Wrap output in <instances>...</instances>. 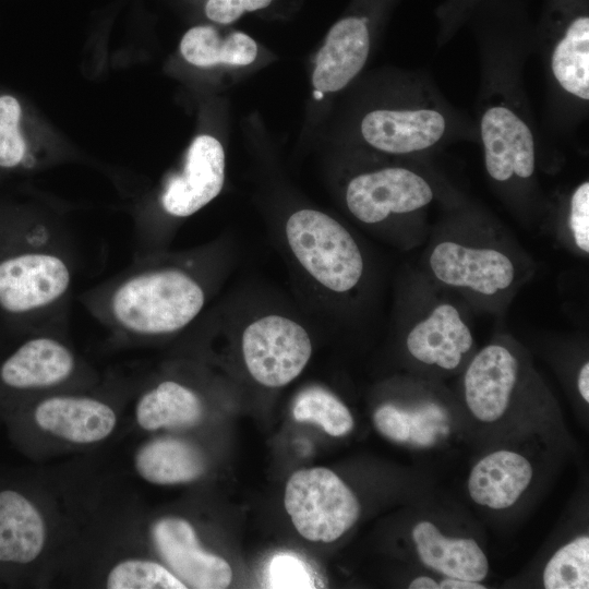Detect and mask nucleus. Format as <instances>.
I'll use <instances>...</instances> for the list:
<instances>
[{
  "instance_id": "obj_1",
  "label": "nucleus",
  "mask_w": 589,
  "mask_h": 589,
  "mask_svg": "<svg viewBox=\"0 0 589 589\" xmlns=\"http://www.w3.org/2000/svg\"><path fill=\"white\" fill-rule=\"evenodd\" d=\"M199 260L160 251L135 256L118 275L82 293L80 301L116 335H172L189 326L206 304L208 284Z\"/></svg>"
},
{
  "instance_id": "obj_2",
  "label": "nucleus",
  "mask_w": 589,
  "mask_h": 589,
  "mask_svg": "<svg viewBox=\"0 0 589 589\" xmlns=\"http://www.w3.org/2000/svg\"><path fill=\"white\" fill-rule=\"evenodd\" d=\"M75 275L68 231L39 217L0 214V316L20 326L64 312Z\"/></svg>"
},
{
  "instance_id": "obj_3",
  "label": "nucleus",
  "mask_w": 589,
  "mask_h": 589,
  "mask_svg": "<svg viewBox=\"0 0 589 589\" xmlns=\"http://www.w3.org/2000/svg\"><path fill=\"white\" fill-rule=\"evenodd\" d=\"M289 249L301 267L322 287L342 293L358 285L363 257L350 232L329 215L300 209L286 221Z\"/></svg>"
},
{
  "instance_id": "obj_4",
  "label": "nucleus",
  "mask_w": 589,
  "mask_h": 589,
  "mask_svg": "<svg viewBox=\"0 0 589 589\" xmlns=\"http://www.w3.org/2000/svg\"><path fill=\"white\" fill-rule=\"evenodd\" d=\"M284 503L297 531L313 542L339 539L360 515L354 493L334 471L322 467L293 472Z\"/></svg>"
},
{
  "instance_id": "obj_5",
  "label": "nucleus",
  "mask_w": 589,
  "mask_h": 589,
  "mask_svg": "<svg viewBox=\"0 0 589 589\" xmlns=\"http://www.w3.org/2000/svg\"><path fill=\"white\" fill-rule=\"evenodd\" d=\"M241 351L248 372L257 383L281 387L304 370L312 356V341L296 320L265 314L245 326Z\"/></svg>"
},
{
  "instance_id": "obj_6",
  "label": "nucleus",
  "mask_w": 589,
  "mask_h": 589,
  "mask_svg": "<svg viewBox=\"0 0 589 589\" xmlns=\"http://www.w3.org/2000/svg\"><path fill=\"white\" fill-rule=\"evenodd\" d=\"M433 199L429 183L405 168H385L354 177L346 190L350 213L364 224H376L390 214H404Z\"/></svg>"
},
{
  "instance_id": "obj_7",
  "label": "nucleus",
  "mask_w": 589,
  "mask_h": 589,
  "mask_svg": "<svg viewBox=\"0 0 589 589\" xmlns=\"http://www.w3.org/2000/svg\"><path fill=\"white\" fill-rule=\"evenodd\" d=\"M225 153L213 136L200 135L190 145L181 171L172 173L159 195L163 213L181 219L192 216L221 191Z\"/></svg>"
},
{
  "instance_id": "obj_8",
  "label": "nucleus",
  "mask_w": 589,
  "mask_h": 589,
  "mask_svg": "<svg viewBox=\"0 0 589 589\" xmlns=\"http://www.w3.org/2000/svg\"><path fill=\"white\" fill-rule=\"evenodd\" d=\"M153 539L161 557L187 587L224 589L230 585L229 563L201 548L189 521L178 517L161 518L153 527Z\"/></svg>"
},
{
  "instance_id": "obj_9",
  "label": "nucleus",
  "mask_w": 589,
  "mask_h": 589,
  "mask_svg": "<svg viewBox=\"0 0 589 589\" xmlns=\"http://www.w3.org/2000/svg\"><path fill=\"white\" fill-rule=\"evenodd\" d=\"M430 266L442 283L466 287L483 294H494L513 281L515 268L512 261L494 249H477L445 241L437 244Z\"/></svg>"
},
{
  "instance_id": "obj_10",
  "label": "nucleus",
  "mask_w": 589,
  "mask_h": 589,
  "mask_svg": "<svg viewBox=\"0 0 589 589\" xmlns=\"http://www.w3.org/2000/svg\"><path fill=\"white\" fill-rule=\"evenodd\" d=\"M76 369L73 351L59 338L26 339L0 364V383L13 390L46 389L65 383Z\"/></svg>"
},
{
  "instance_id": "obj_11",
  "label": "nucleus",
  "mask_w": 589,
  "mask_h": 589,
  "mask_svg": "<svg viewBox=\"0 0 589 589\" xmlns=\"http://www.w3.org/2000/svg\"><path fill=\"white\" fill-rule=\"evenodd\" d=\"M488 173L497 181L513 175L529 178L534 170V143L528 125L512 110L492 107L481 119Z\"/></svg>"
},
{
  "instance_id": "obj_12",
  "label": "nucleus",
  "mask_w": 589,
  "mask_h": 589,
  "mask_svg": "<svg viewBox=\"0 0 589 589\" xmlns=\"http://www.w3.org/2000/svg\"><path fill=\"white\" fill-rule=\"evenodd\" d=\"M518 363L508 349L484 347L470 362L464 380L466 404L472 416L491 423L503 417L516 385Z\"/></svg>"
},
{
  "instance_id": "obj_13",
  "label": "nucleus",
  "mask_w": 589,
  "mask_h": 589,
  "mask_svg": "<svg viewBox=\"0 0 589 589\" xmlns=\"http://www.w3.org/2000/svg\"><path fill=\"white\" fill-rule=\"evenodd\" d=\"M37 425L76 444L99 442L113 431L117 416L104 401L88 396L55 395L39 401L34 410Z\"/></svg>"
},
{
  "instance_id": "obj_14",
  "label": "nucleus",
  "mask_w": 589,
  "mask_h": 589,
  "mask_svg": "<svg viewBox=\"0 0 589 589\" xmlns=\"http://www.w3.org/2000/svg\"><path fill=\"white\" fill-rule=\"evenodd\" d=\"M445 119L436 110H388L369 112L361 132L373 147L392 154H407L434 145L444 134Z\"/></svg>"
},
{
  "instance_id": "obj_15",
  "label": "nucleus",
  "mask_w": 589,
  "mask_h": 589,
  "mask_svg": "<svg viewBox=\"0 0 589 589\" xmlns=\"http://www.w3.org/2000/svg\"><path fill=\"white\" fill-rule=\"evenodd\" d=\"M370 49L365 21L347 17L328 32L312 75L315 89L337 92L345 87L363 68Z\"/></svg>"
},
{
  "instance_id": "obj_16",
  "label": "nucleus",
  "mask_w": 589,
  "mask_h": 589,
  "mask_svg": "<svg viewBox=\"0 0 589 589\" xmlns=\"http://www.w3.org/2000/svg\"><path fill=\"white\" fill-rule=\"evenodd\" d=\"M472 342L470 329L459 312L446 303L436 306L430 316L419 322L409 332L406 341L413 358L445 370L457 368Z\"/></svg>"
},
{
  "instance_id": "obj_17",
  "label": "nucleus",
  "mask_w": 589,
  "mask_h": 589,
  "mask_svg": "<svg viewBox=\"0 0 589 589\" xmlns=\"http://www.w3.org/2000/svg\"><path fill=\"white\" fill-rule=\"evenodd\" d=\"M529 460L512 450H496L480 459L471 469L468 491L471 500L491 509L514 505L532 480Z\"/></svg>"
},
{
  "instance_id": "obj_18",
  "label": "nucleus",
  "mask_w": 589,
  "mask_h": 589,
  "mask_svg": "<svg viewBox=\"0 0 589 589\" xmlns=\"http://www.w3.org/2000/svg\"><path fill=\"white\" fill-rule=\"evenodd\" d=\"M412 540L420 561L446 577L481 581L489 574V562L473 539L444 536L430 521L412 529Z\"/></svg>"
},
{
  "instance_id": "obj_19",
  "label": "nucleus",
  "mask_w": 589,
  "mask_h": 589,
  "mask_svg": "<svg viewBox=\"0 0 589 589\" xmlns=\"http://www.w3.org/2000/svg\"><path fill=\"white\" fill-rule=\"evenodd\" d=\"M45 540V522L36 506L14 490L0 491V562L31 563Z\"/></svg>"
},
{
  "instance_id": "obj_20",
  "label": "nucleus",
  "mask_w": 589,
  "mask_h": 589,
  "mask_svg": "<svg viewBox=\"0 0 589 589\" xmlns=\"http://www.w3.org/2000/svg\"><path fill=\"white\" fill-rule=\"evenodd\" d=\"M134 464L139 474L155 484L190 482L205 470L202 453L191 443L176 437L149 441L137 450Z\"/></svg>"
},
{
  "instance_id": "obj_21",
  "label": "nucleus",
  "mask_w": 589,
  "mask_h": 589,
  "mask_svg": "<svg viewBox=\"0 0 589 589\" xmlns=\"http://www.w3.org/2000/svg\"><path fill=\"white\" fill-rule=\"evenodd\" d=\"M202 413L203 404L197 393L175 380L161 381L146 390L135 409L139 425L147 431L193 425Z\"/></svg>"
},
{
  "instance_id": "obj_22",
  "label": "nucleus",
  "mask_w": 589,
  "mask_h": 589,
  "mask_svg": "<svg viewBox=\"0 0 589 589\" xmlns=\"http://www.w3.org/2000/svg\"><path fill=\"white\" fill-rule=\"evenodd\" d=\"M180 51L188 62L197 67L219 63L247 65L255 60L257 46L241 32L231 33L223 39L212 26H195L182 37Z\"/></svg>"
},
{
  "instance_id": "obj_23",
  "label": "nucleus",
  "mask_w": 589,
  "mask_h": 589,
  "mask_svg": "<svg viewBox=\"0 0 589 589\" xmlns=\"http://www.w3.org/2000/svg\"><path fill=\"white\" fill-rule=\"evenodd\" d=\"M551 67L568 93L589 99V19L579 16L566 29L552 53Z\"/></svg>"
},
{
  "instance_id": "obj_24",
  "label": "nucleus",
  "mask_w": 589,
  "mask_h": 589,
  "mask_svg": "<svg viewBox=\"0 0 589 589\" xmlns=\"http://www.w3.org/2000/svg\"><path fill=\"white\" fill-rule=\"evenodd\" d=\"M23 118L20 100L0 94V170H32L37 165L23 130Z\"/></svg>"
},
{
  "instance_id": "obj_25",
  "label": "nucleus",
  "mask_w": 589,
  "mask_h": 589,
  "mask_svg": "<svg viewBox=\"0 0 589 589\" xmlns=\"http://www.w3.org/2000/svg\"><path fill=\"white\" fill-rule=\"evenodd\" d=\"M292 414L297 421L316 423L336 437L348 434L353 428L349 409L334 394L318 386L308 387L297 396Z\"/></svg>"
},
{
  "instance_id": "obj_26",
  "label": "nucleus",
  "mask_w": 589,
  "mask_h": 589,
  "mask_svg": "<svg viewBox=\"0 0 589 589\" xmlns=\"http://www.w3.org/2000/svg\"><path fill=\"white\" fill-rule=\"evenodd\" d=\"M546 589L589 588V537L580 536L560 548L542 574Z\"/></svg>"
},
{
  "instance_id": "obj_27",
  "label": "nucleus",
  "mask_w": 589,
  "mask_h": 589,
  "mask_svg": "<svg viewBox=\"0 0 589 589\" xmlns=\"http://www.w3.org/2000/svg\"><path fill=\"white\" fill-rule=\"evenodd\" d=\"M109 589H185L173 573L163 565L147 560H125L108 574Z\"/></svg>"
},
{
  "instance_id": "obj_28",
  "label": "nucleus",
  "mask_w": 589,
  "mask_h": 589,
  "mask_svg": "<svg viewBox=\"0 0 589 589\" xmlns=\"http://www.w3.org/2000/svg\"><path fill=\"white\" fill-rule=\"evenodd\" d=\"M268 582L272 588H314V581L305 564L297 556L278 554L268 566Z\"/></svg>"
},
{
  "instance_id": "obj_29",
  "label": "nucleus",
  "mask_w": 589,
  "mask_h": 589,
  "mask_svg": "<svg viewBox=\"0 0 589 589\" xmlns=\"http://www.w3.org/2000/svg\"><path fill=\"white\" fill-rule=\"evenodd\" d=\"M569 227L576 245L589 252V182L581 183L570 200Z\"/></svg>"
},
{
  "instance_id": "obj_30",
  "label": "nucleus",
  "mask_w": 589,
  "mask_h": 589,
  "mask_svg": "<svg viewBox=\"0 0 589 589\" xmlns=\"http://www.w3.org/2000/svg\"><path fill=\"white\" fill-rule=\"evenodd\" d=\"M273 0H208L205 5L207 17L214 22L229 24L247 11L267 7Z\"/></svg>"
},
{
  "instance_id": "obj_31",
  "label": "nucleus",
  "mask_w": 589,
  "mask_h": 589,
  "mask_svg": "<svg viewBox=\"0 0 589 589\" xmlns=\"http://www.w3.org/2000/svg\"><path fill=\"white\" fill-rule=\"evenodd\" d=\"M375 428L386 437L405 442L410 437V424L407 416L392 405L378 407L373 416Z\"/></svg>"
},
{
  "instance_id": "obj_32",
  "label": "nucleus",
  "mask_w": 589,
  "mask_h": 589,
  "mask_svg": "<svg viewBox=\"0 0 589 589\" xmlns=\"http://www.w3.org/2000/svg\"><path fill=\"white\" fill-rule=\"evenodd\" d=\"M442 589H485L480 581L446 577L438 582Z\"/></svg>"
},
{
  "instance_id": "obj_33",
  "label": "nucleus",
  "mask_w": 589,
  "mask_h": 589,
  "mask_svg": "<svg viewBox=\"0 0 589 589\" xmlns=\"http://www.w3.org/2000/svg\"><path fill=\"white\" fill-rule=\"evenodd\" d=\"M578 390L586 402H589V363L586 362L578 374Z\"/></svg>"
},
{
  "instance_id": "obj_34",
  "label": "nucleus",
  "mask_w": 589,
  "mask_h": 589,
  "mask_svg": "<svg viewBox=\"0 0 589 589\" xmlns=\"http://www.w3.org/2000/svg\"><path fill=\"white\" fill-rule=\"evenodd\" d=\"M410 589H438V582L428 576H420L414 578L408 586Z\"/></svg>"
},
{
  "instance_id": "obj_35",
  "label": "nucleus",
  "mask_w": 589,
  "mask_h": 589,
  "mask_svg": "<svg viewBox=\"0 0 589 589\" xmlns=\"http://www.w3.org/2000/svg\"><path fill=\"white\" fill-rule=\"evenodd\" d=\"M313 95H314V97H315L316 99H321V98L323 97L324 93L321 92V91L315 89V92L313 93Z\"/></svg>"
}]
</instances>
